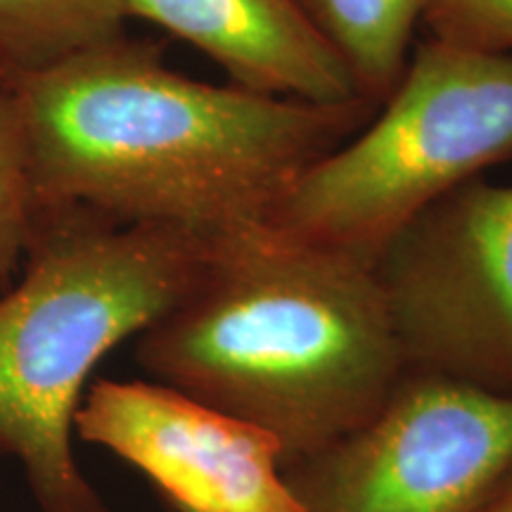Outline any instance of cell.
Returning a JSON list of instances; mask_svg holds the SVG:
<instances>
[{
	"mask_svg": "<svg viewBox=\"0 0 512 512\" xmlns=\"http://www.w3.org/2000/svg\"><path fill=\"white\" fill-rule=\"evenodd\" d=\"M408 373L512 396V185L472 178L375 264Z\"/></svg>",
	"mask_w": 512,
	"mask_h": 512,
	"instance_id": "cell-5",
	"label": "cell"
},
{
	"mask_svg": "<svg viewBox=\"0 0 512 512\" xmlns=\"http://www.w3.org/2000/svg\"><path fill=\"white\" fill-rule=\"evenodd\" d=\"M126 0H0V83L124 36Z\"/></svg>",
	"mask_w": 512,
	"mask_h": 512,
	"instance_id": "cell-10",
	"label": "cell"
},
{
	"mask_svg": "<svg viewBox=\"0 0 512 512\" xmlns=\"http://www.w3.org/2000/svg\"><path fill=\"white\" fill-rule=\"evenodd\" d=\"M512 463V396L408 373L373 418L283 467L302 512H472Z\"/></svg>",
	"mask_w": 512,
	"mask_h": 512,
	"instance_id": "cell-6",
	"label": "cell"
},
{
	"mask_svg": "<svg viewBox=\"0 0 512 512\" xmlns=\"http://www.w3.org/2000/svg\"><path fill=\"white\" fill-rule=\"evenodd\" d=\"M512 159V55L415 43L368 124L313 162L271 226L375 266L439 197Z\"/></svg>",
	"mask_w": 512,
	"mask_h": 512,
	"instance_id": "cell-4",
	"label": "cell"
},
{
	"mask_svg": "<svg viewBox=\"0 0 512 512\" xmlns=\"http://www.w3.org/2000/svg\"><path fill=\"white\" fill-rule=\"evenodd\" d=\"M34 219L36 195L22 131L8 95L0 91V292L22 266Z\"/></svg>",
	"mask_w": 512,
	"mask_h": 512,
	"instance_id": "cell-11",
	"label": "cell"
},
{
	"mask_svg": "<svg viewBox=\"0 0 512 512\" xmlns=\"http://www.w3.org/2000/svg\"><path fill=\"white\" fill-rule=\"evenodd\" d=\"M0 91L36 204L207 238L271 221L292 183L377 110L190 79L166 67L162 46L126 34Z\"/></svg>",
	"mask_w": 512,
	"mask_h": 512,
	"instance_id": "cell-1",
	"label": "cell"
},
{
	"mask_svg": "<svg viewBox=\"0 0 512 512\" xmlns=\"http://www.w3.org/2000/svg\"><path fill=\"white\" fill-rule=\"evenodd\" d=\"M472 512H512V463L505 467L503 475L496 479Z\"/></svg>",
	"mask_w": 512,
	"mask_h": 512,
	"instance_id": "cell-13",
	"label": "cell"
},
{
	"mask_svg": "<svg viewBox=\"0 0 512 512\" xmlns=\"http://www.w3.org/2000/svg\"><path fill=\"white\" fill-rule=\"evenodd\" d=\"M214 238L36 204L22 278L0 292V456L43 512H110L74 456L83 387L190 290Z\"/></svg>",
	"mask_w": 512,
	"mask_h": 512,
	"instance_id": "cell-3",
	"label": "cell"
},
{
	"mask_svg": "<svg viewBox=\"0 0 512 512\" xmlns=\"http://www.w3.org/2000/svg\"><path fill=\"white\" fill-rule=\"evenodd\" d=\"M422 29L446 46L512 55V0H432Z\"/></svg>",
	"mask_w": 512,
	"mask_h": 512,
	"instance_id": "cell-12",
	"label": "cell"
},
{
	"mask_svg": "<svg viewBox=\"0 0 512 512\" xmlns=\"http://www.w3.org/2000/svg\"><path fill=\"white\" fill-rule=\"evenodd\" d=\"M126 12L190 43L242 91L316 105L363 100L299 0H126Z\"/></svg>",
	"mask_w": 512,
	"mask_h": 512,
	"instance_id": "cell-8",
	"label": "cell"
},
{
	"mask_svg": "<svg viewBox=\"0 0 512 512\" xmlns=\"http://www.w3.org/2000/svg\"><path fill=\"white\" fill-rule=\"evenodd\" d=\"M74 434L136 467L176 512H302L275 437L164 382L98 380Z\"/></svg>",
	"mask_w": 512,
	"mask_h": 512,
	"instance_id": "cell-7",
	"label": "cell"
},
{
	"mask_svg": "<svg viewBox=\"0 0 512 512\" xmlns=\"http://www.w3.org/2000/svg\"><path fill=\"white\" fill-rule=\"evenodd\" d=\"M136 361L271 434L283 467L373 418L406 375L375 266L271 223L216 235Z\"/></svg>",
	"mask_w": 512,
	"mask_h": 512,
	"instance_id": "cell-2",
	"label": "cell"
},
{
	"mask_svg": "<svg viewBox=\"0 0 512 512\" xmlns=\"http://www.w3.org/2000/svg\"><path fill=\"white\" fill-rule=\"evenodd\" d=\"M347 62L363 100L380 107L411 60L432 0H299Z\"/></svg>",
	"mask_w": 512,
	"mask_h": 512,
	"instance_id": "cell-9",
	"label": "cell"
}]
</instances>
